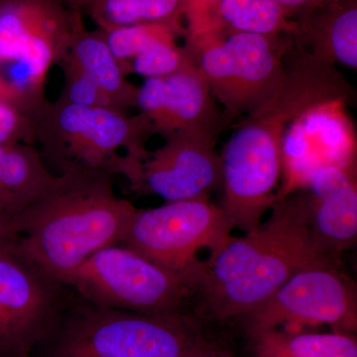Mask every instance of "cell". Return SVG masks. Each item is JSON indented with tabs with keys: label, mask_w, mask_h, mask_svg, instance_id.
<instances>
[{
	"label": "cell",
	"mask_w": 357,
	"mask_h": 357,
	"mask_svg": "<svg viewBox=\"0 0 357 357\" xmlns=\"http://www.w3.org/2000/svg\"><path fill=\"white\" fill-rule=\"evenodd\" d=\"M243 319L255 338L286 324H326L354 332L357 326L356 293L333 266V260H323L294 274L264 304Z\"/></svg>",
	"instance_id": "cell-9"
},
{
	"label": "cell",
	"mask_w": 357,
	"mask_h": 357,
	"mask_svg": "<svg viewBox=\"0 0 357 357\" xmlns=\"http://www.w3.org/2000/svg\"><path fill=\"white\" fill-rule=\"evenodd\" d=\"M178 357H234L223 349L213 347L208 342H202L191 351L185 352L183 356Z\"/></svg>",
	"instance_id": "cell-28"
},
{
	"label": "cell",
	"mask_w": 357,
	"mask_h": 357,
	"mask_svg": "<svg viewBox=\"0 0 357 357\" xmlns=\"http://www.w3.org/2000/svg\"><path fill=\"white\" fill-rule=\"evenodd\" d=\"M349 93L326 96L307 105L289 123L282 140V173L278 199L307 187L323 167H356V132L347 105Z\"/></svg>",
	"instance_id": "cell-11"
},
{
	"label": "cell",
	"mask_w": 357,
	"mask_h": 357,
	"mask_svg": "<svg viewBox=\"0 0 357 357\" xmlns=\"http://www.w3.org/2000/svg\"><path fill=\"white\" fill-rule=\"evenodd\" d=\"M326 259L312 241L306 195H288L277 199L257 229L230 236L211 253L195 292L213 318H244L294 274Z\"/></svg>",
	"instance_id": "cell-1"
},
{
	"label": "cell",
	"mask_w": 357,
	"mask_h": 357,
	"mask_svg": "<svg viewBox=\"0 0 357 357\" xmlns=\"http://www.w3.org/2000/svg\"><path fill=\"white\" fill-rule=\"evenodd\" d=\"M283 38L215 30L185 42L222 114V126L259 109L281 88L286 75Z\"/></svg>",
	"instance_id": "cell-5"
},
{
	"label": "cell",
	"mask_w": 357,
	"mask_h": 357,
	"mask_svg": "<svg viewBox=\"0 0 357 357\" xmlns=\"http://www.w3.org/2000/svg\"><path fill=\"white\" fill-rule=\"evenodd\" d=\"M88 8L102 31L148 23L184 29L183 0H93Z\"/></svg>",
	"instance_id": "cell-19"
},
{
	"label": "cell",
	"mask_w": 357,
	"mask_h": 357,
	"mask_svg": "<svg viewBox=\"0 0 357 357\" xmlns=\"http://www.w3.org/2000/svg\"><path fill=\"white\" fill-rule=\"evenodd\" d=\"M220 1L222 0H183L185 42L208 32L222 30L218 25Z\"/></svg>",
	"instance_id": "cell-25"
},
{
	"label": "cell",
	"mask_w": 357,
	"mask_h": 357,
	"mask_svg": "<svg viewBox=\"0 0 357 357\" xmlns=\"http://www.w3.org/2000/svg\"><path fill=\"white\" fill-rule=\"evenodd\" d=\"M18 357H31L29 354H22V356Z\"/></svg>",
	"instance_id": "cell-31"
},
{
	"label": "cell",
	"mask_w": 357,
	"mask_h": 357,
	"mask_svg": "<svg viewBox=\"0 0 357 357\" xmlns=\"http://www.w3.org/2000/svg\"><path fill=\"white\" fill-rule=\"evenodd\" d=\"M289 20L294 22L305 20L316 9L332 0H276Z\"/></svg>",
	"instance_id": "cell-27"
},
{
	"label": "cell",
	"mask_w": 357,
	"mask_h": 357,
	"mask_svg": "<svg viewBox=\"0 0 357 357\" xmlns=\"http://www.w3.org/2000/svg\"><path fill=\"white\" fill-rule=\"evenodd\" d=\"M0 248V357L30 354L74 298V289L23 255Z\"/></svg>",
	"instance_id": "cell-8"
},
{
	"label": "cell",
	"mask_w": 357,
	"mask_h": 357,
	"mask_svg": "<svg viewBox=\"0 0 357 357\" xmlns=\"http://www.w3.org/2000/svg\"><path fill=\"white\" fill-rule=\"evenodd\" d=\"M103 33L110 50L128 76L126 70L129 63L137 57L141 52L157 40L170 35L184 34V29L165 23H148L115 28Z\"/></svg>",
	"instance_id": "cell-21"
},
{
	"label": "cell",
	"mask_w": 357,
	"mask_h": 357,
	"mask_svg": "<svg viewBox=\"0 0 357 357\" xmlns=\"http://www.w3.org/2000/svg\"><path fill=\"white\" fill-rule=\"evenodd\" d=\"M234 229L222 206L208 198L166 202L137 208L119 245L180 275L194 293L204 269L199 251L218 250Z\"/></svg>",
	"instance_id": "cell-7"
},
{
	"label": "cell",
	"mask_w": 357,
	"mask_h": 357,
	"mask_svg": "<svg viewBox=\"0 0 357 357\" xmlns=\"http://www.w3.org/2000/svg\"><path fill=\"white\" fill-rule=\"evenodd\" d=\"M255 340V357H357L356 338L344 333H288L274 330Z\"/></svg>",
	"instance_id": "cell-20"
},
{
	"label": "cell",
	"mask_w": 357,
	"mask_h": 357,
	"mask_svg": "<svg viewBox=\"0 0 357 357\" xmlns=\"http://www.w3.org/2000/svg\"><path fill=\"white\" fill-rule=\"evenodd\" d=\"M76 292V291H75ZM203 340L184 314L149 316L74 298L31 357H178Z\"/></svg>",
	"instance_id": "cell-4"
},
{
	"label": "cell",
	"mask_w": 357,
	"mask_h": 357,
	"mask_svg": "<svg viewBox=\"0 0 357 357\" xmlns=\"http://www.w3.org/2000/svg\"><path fill=\"white\" fill-rule=\"evenodd\" d=\"M74 10L59 0H0V61L22 70L21 84L44 96L53 65L69 50Z\"/></svg>",
	"instance_id": "cell-10"
},
{
	"label": "cell",
	"mask_w": 357,
	"mask_h": 357,
	"mask_svg": "<svg viewBox=\"0 0 357 357\" xmlns=\"http://www.w3.org/2000/svg\"><path fill=\"white\" fill-rule=\"evenodd\" d=\"M307 188L312 241L321 255L333 260L356 244V166L323 167L312 175Z\"/></svg>",
	"instance_id": "cell-14"
},
{
	"label": "cell",
	"mask_w": 357,
	"mask_h": 357,
	"mask_svg": "<svg viewBox=\"0 0 357 357\" xmlns=\"http://www.w3.org/2000/svg\"><path fill=\"white\" fill-rule=\"evenodd\" d=\"M135 107L164 139L178 134L217 137L223 128L222 109L192 57L173 74L145 79Z\"/></svg>",
	"instance_id": "cell-12"
},
{
	"label": "cell",
	"mask_w": 357,
	"mask_h": 357,
	"mask_svg": "<svg viewBox=\"0 0 357 357\" xmlns=\"http://www.w3.org/2000/svg\"><path fill=\"white\" fill-rule=\"evenodd\" d=\"M57 178L32 145H0V211L14 220Z\"/></svg>",
	"instance_id": "cell-17"
},
{
	"label": "cell",
	"mask_w": 357,
	"mask_h": 357,
	"mask_svg": "<svg viewBox=\"0 0 357 357\" xmlns=\"http://www.w3.org/2000/svg\"><path fill=\"white\" fill-rule=\"evenodd\" d=\"M60 65L64 70L65 84L58 100L83 107H102L126 112L74 65L68 61H63Z\"/></svg>",
	"instance_id": "cell-23"
},
{
	"label": "cell",
	"mask_w": 357,
	"mask_h": 357,
	"mask_svg": "<svg viewBox=\"0 0 357 357\" xmlns=\"http://www.w3.org/2000/svg\"><path fill=\"white\" fill-rule=\"evenodd\" d=\"M17 239L15 222L13 218L0 211V248Z\"/></svg>",
	"instance_id": "cell-29"
},
{
	"label": "cell",
	"mask_w": 357,
	"mask_h": 357,
	"mask_svg": "<svg viewBox=\"0 0 357 357\" xmlns=\"http://www.w3.org/2000/svg\"><path fill=\"white\" fill-rule=\"evenodd\" d=\"M38 112L0 98V145L35 143V119Z\"/></svg>",
	"instance_id": "cell-24"
},
{
	"label": "cell",
	"mask_w": 357,
	"mask_h": 357,
	"mask_svg": "<svg viewBox=\"0 0 357 357\" xmlns=\"http://www.w3.org/2000/svg\"><path fill=\"white\" fill-rule=\"evenodd\" d=\"M215 136L178 134L148 152L134 192L166 202L208 198L222 185V160Z\"/></svg>",
	"instance_id": "cell-13"
},
{
	"label": "cell",
	"mask_w": 357,
	"mask_h": 357,
	"mask_svg": "<svg viewBox=\"0 0 357 357\" xmlns=\"http://www.w3.org/2000/svg\"><path fill=\"white\" fill-rule=\"evenodd\" d=\"M63 282L95 306L149 316L184 314L192 293L180 275L119 244L96 251Z\"/></svg>",
	"instance_id": "cell-6"
},
{
	"label": "cell",
	"mask_w": 357,
	"mask_h": 357,
	"mask_svg": "<svg viewBox=\"0 0 357 357\" xmlns=\"http://www.w3.org/2000/svg\"><path fill=\"white\" fill-rule=\"evenodd\" d=\"M68 8L72 10H79L82 7H89L93 0H59Z\"/></svg>",
	"instance_id": "cell-30"
},
{
	"label": "cell",
	"mask_w": 357,
	"mask_h": 357,
	"mask_svg": "<svg viewBox=\"0 0 357 357\" xmlns=\"http://www.w3.org/2000/svg\"><path fill=\"white\" fill-rule=\"evenodd\" d=\"M63 61L83 72L124 112L135 107L138 86L126 79L102 30L86 29L79 10H74L69 50Z\"/></svg>",
	"instance_id": "cell-16"
},
{
	"label": "cell",
	"mask_w": 357,
	"mask_h": 357,
	"mask_svg": "<svg viewBox=\"0 0 357 357\" xmlns=\"http://www.w3.org/2000/svg\"><path fill=\"white\" fill-rule=\"evenodd\" d=\"M303 49L328 64L357 68V0H332L296 23Z\"/></svg>",
	"instance_id": "cell-15"
},
{
	"label": "cell",
	"mask_w": 357,
	"mask_h": 357,
	"mask_svg": "<svg viewBox=\"0 0 357 357\" xmlns=\"http://www.w3.org/2000/svg\"><path fill=\"white\" fill-rule=\"evenodd\" d=\"M218 25L227 34L251 33L274 39L294 36L297 31V24L276 0H222Z\"/></svg>",
	"instance_id": "cell-18"
},
{
	"label": "cell",
	"mask_w": 357,
	"mask_h": 357,
	"mask_svg": "<svg viewBox=\"0 0 357 357\" xmlns=\"http://www.w3.org/2000/svg\"><path fill=\"white\" fill-rule=\"evenodd\" d=\"M34 135L45 164L55 175L79 171L121 175L134 191L154 131L140 114L129 116L121 110L57 100L39 110Z\"/></svg>",
	"instance_id": "cell-3"
},
{
	"label": "cell",
	"mask_w": 357,
	"mask_h": 357,
	"mask_svg": "<svg viewBox=\"0 0 357 357\" xmlns=\"http://www.w3.org/2000/svg\"><path fill=\"white\" fill-rule=\"evenodd\" d=\"M0 98L20 103L34 112H39L46 102L43 96L35 95L17 82L9 81L1 76H0Z\"/></svg>",
	"instance_id": "cell-26"
},
{
	"label": "cell",
	"mask_w": 357,
	"mask_h": 357,
	"mask_svg": "<svg viewBox=\"0 0 357 357\" xmlns=\"http://www.w3.org/2000/svg\"><path fill=\"white\" fill-rule=\"evenodd\" d=\"M136 211L115 194L112 176L63 174L14 218L15 244L63 281L96 251L121 243Z\"/></svg>",
	"instance_id": "cell-2"
},
{
	"label": "cell",
	"mask_w": 357,
	"mask_h": 357,
	"mask_svg": "<svg viewBox=\"0 0 357 357\" xmlns=\"http://www.w3.org/2000/svg\"><path fill=\"white\" fill-rule=\"evenodd\" d=\"M180 35H170L141 52L128 67V74H137L145 79L165 77L180 70L191 56L185 47H180L177 38Z\"/></svg>",
	"instance_id": "cell-22"
}]
</instances>
